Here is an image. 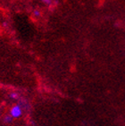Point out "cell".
<instances>
[{"instance_id":"1","label":"cell","mask_w":125,"mask_h":126,"mask_svg":"<svg viewBox=\"0 0 125 126\" xmlns=\"http://www.w3.org/2000/svg\"><path fill=\"white\" fill-rule=\"evenodd\" d=\"M10 114H11V116H12L13 118H19L22 114V110L21 106L15 105V107H13L11 111H10Z\"/></svg>"},{"instance_id":"2","label":"cell","mask_w":125,"mask_h":126,"mask_svg":"<svg viewBox=\"0 0 125 126\" xmlns=\"http://www.w3.org/2000/svg\"><path fill=\"white\" fill-rule=\"evenodd\" d=\"M41 2H43L44 4H46V5H50L53 4V0H40Z\"/></svg>"},{"instance_id":"3","label":"cell","mask_w":125,"mask_h":126,"mask_svg":"<svg viewBox=\"0 0 125 126\" xmlns=\"http://www.w3.org/2000/svg\"><path fill=\"white\" fill-rule=\"evenodd\" d=\"M12 121H13V117L12 116H6L5 118V123H7V124L12 123Z\"/></svg>"},{"instance_id":"4","label":"cell","mask_w":125,"mask_h":126,"mask_svg":"<svg viewBox=\"0 0 125 126\" xmlns=\"http://www.w3.org/2000/svg\"><path fill=\"white\" fill-rule=\"evenodd\" d=\"M33 15H35V16H39L40 15V11H39V10H35L33 12Z\"/></svg>"},{"instance_id":"5","label":"cell","mask_w":125,"mask_h":126,"mask_svg":"<svg viewBox=\"0 0 125 126\" xmlns=\"http://www.w3.org/2000/svg\"><path fill=\"white\" fill-rule=\"evenodd\" d=\"M10 97H12V98H15V99L18 98V97H17V94H16V93H12V94L10 95Z\"/></svg>"}]
</instances>
